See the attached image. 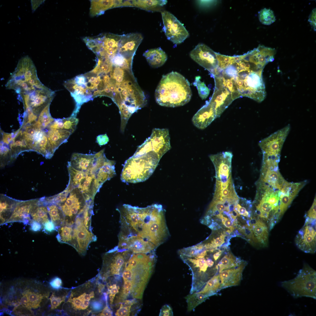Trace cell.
<instances>
[{
	"mask_svg": "<svg viewBox=\"0 0 316 316\" xmlns=\"http://www.w3.org/2000/svg\"><path fill=\"white\" fill-rule=\"evenodd\" d=\"M117 210L120 215L119 248L135 253H149L155 251L169 237L162 205L139 207L124 204Z\"/></svg>",
	"mask_w": 316,
	"mask_h": 316,
	"instance_id": "1",
	"label": "cell"
},
{
	"mask_svg": "<svg viewBox=\"0 0 316 316\" xmlns=\"http://www.w3.org/2000/svg\"><path fill=\"white\" fill-rule=\"evenodd\" d=\"M155 251L147 253L132 252L122 274L123 284L117 296L120 301L129 297L142 299L156 261Z\"/></svg>",
	"mask_w": 316,
	"mask_h": 316,
	"instance_id": "2",
	"label": "cell"
},
{
	"mask_svg": "<svg viewBox=\"0 0 316 316\" xmlns=\"http://www.w3.org/2000/svg\"><path fill=\"white\" fill-rule=\"evenodd\" d=\"M216 250L202 243L179 250L178 253L183 261L189 267L192 273L190 293L200 291L206 282L219 273L217 260L214 254Z\"/></svg>",
	"mask_w": 316,
	"mask_h": 316,
	"instance_id": "3",
	"label": "cell"
},
{
	"mask_svg": "<svg viewBox=\"0 0 316 316\" xmlns=\"http://www.w3.org/2000/svg\"><path fill=\"white\" fill-rule=\"evenodd\" d=\"M192 95L188 80L175 71L162 76L155 93L156 102L159 105L172 107L186 104Z\"/></svg>",
	"mask_w": 316,
	"mask_h": 316,
	"instance_id": "4",
	"label": "cell"
},
{
	"mask_svg": "<svg viewBox=\"0 0 316 316\" xmlns=\"http://www.w3.org/2000/svg\"><path fill=\"white\" fill-rule=\"evenodd\" d=\"M234 65L237 73L236 76L231 78L241 97H246L258 102H262L266 95L262 78L264 67L255 65L249 68H240Z\"/></svg>",
	"mask_w": 316,
	"mask_h": 316,
	"instance_id": "5",
	"label": "cell"
},
{
	"mask_svg": "<svg viewBox=\"0 0 316 316\" xmlns=\"http://www.w3.org/2000/svg\"><path fill=\"white\" fill-rule=\"evenodd\" d=\"M161 158L154 151L130 157L125 162L121 179L126 183L143 182L152 174Z\"/></svg>",
	"mask_w": 316,
	"mask_h": 316,
	"instance_id": "6",
	"label": "cell"
},
{
	"mask_svg": "<svg viewBox=\"0 0 316 316\" xmlns=\"http://www.w3.org/2000/svg\"><path fill=\"white\" fill-rule=\"evenodd\" d=\"M280 285L294 298H316V272L306 263L294 278L281 282Z\"/></svg>",
	"mask_w": 316,
	"mask_h": 316,
	"instance_id": "7",
	"label": "cell"
},
{
	"mask_svg": "<svg viewBox=\"0 0 316 316\" xmlns=\"http://www.w3.org/2000/svg\"><path fill=\"white\" fill-rule=\"evenodd\" d=\"M94 281H88L72 290L67 301L69 303L72 312L86 315L92 311V303L100 300V294L103 293L99 287L98 283Z\"/></svg>",
	"mask_w": 316,
	"mask_h": 316,
	"instance_id": "8",
	"label": "cell"
},
{
	"mask_svg": "<svg viewBox=\"0 0 316 316\" xmlns=\"http://www.w3.org/2000/svg\"><path fill=\"white\" fill-rule=\"evenodd\" d=\"M290 129L288 124L260 141L259 145L263 154L262 164L278 166L281 150Z\"/></svg>",
	"mask_w": 316,
	"mask_h": 316,
	"instance_id": "9",
	"label": "cell"
},
{
	"mask_svg": "<svg viewBox=\"0 0 316 316\" xmlns=\"http://www.w3.org/2000/svg\"><path fill=\"white\" fill-rule=\"evenodd\" d=\"M131 252L130 250L121 248L117 246L104 254L102 267L99 273L100 278L105 281L110 276L122 274Z\"/></svg>",
	"mask_w": 316,
	"mask_h": 316,
	"instance_id": "10",
	"label": "cell"
},
{
	"mask_svg": "<svg viewBox=\"0 0 316 316\" xmlns=\"http://www.w3.org/2000/svg\"><path fill=\"white\" fill-rule=\"evenodd\" d=\"M67 166L69 176L68 183L73 188H78L87 201L94 200L96 194L102 186L95 174L90 171L76 170L68 163Z\"/></svg>",
	"mask_w": 316,
	"mask_h": 316,
	"instance_id": "11",
	"label": "cell"
},
{
	"mask_svg": "<svg viewBox=\"0 0 316 316\" xmlns=\"http://www.w3.org/2000/svg\"><path fill=\"white\" fill-rule=\"evenodd\" d=\"M88 201L77 188H72L65 201L59 206L65 217L63 224L72 226L85 209Z\"/></svg>",
	"mask_w": 316,
	"mask_h": 316,
	"instance_id": "12",
	"label": "cell"
},
{
	"mask_svg": "<svg viewBox=\"0 0 316 316\" xmlns=\"http://www.w3.org/2000/svg\"><path fill=\"white\" fill-rule=\"evenodd\" d=\"M171 148L169 131L166 128H154L150 136L138 147L135 155L150 151L156 152L161 158Z\"/></svg>",
	"mask_w": 316,
	"mask_h": 316,
	"instance_id": "13",
	"label": "cell"
},
{
	"mask_svg": "<svg viewBox=\"0 0 316 316\" xmlns=\"http://www.w3.org/2000/svg\"><path fill=\"white\" fill-rule=\"evenodd\" d=\"M121 36L107 33L94 38L86 37L84 40L88 47L99 56L110 58L117 53Z\"/></svg>",
	"mask_w": 316,
	"mask_h": 316,
	"instance_id": "14",
	"label": "cell"
},
{
	"mask_svg": "<svg viewBox=\"0 0 316 316\" xmlns=\"http://www.w3.org/2000/svg\"><path fill=\"white\" fill-rule=\"evenodd\" d=\"M161 14L164 25L162 30L167 39L176 44L183 42L189 35L183 25L169 12L164 11Z\"/></svg>",
	"mask_w": 316,
	"mask_h": 316,
	"instance_id": "15",
	"label": "cell"
},
{
	"mask_svg": "<svg viewBox=\"0 0 316 316\" xmlns=\"http://www.w3.org/2000/svg\"><path fill=\"white\" fill-rule=\"evenodd\" d=\"M213 77L215 81L214 90L209 101L214 106L218 118L237 98L224 84L220 77L215 75Z\"/></svg>",
	"mask_w": 316,
	"mask_h": 316,
	"instance_id": "16",
	"label": "cell"
},
{
	"mask_svg": "<svg viewBox=\"0 0 316 316\" xmlns=\"http://www.w3.org/2000/svg\"><path fill=\"white\" fill-rule=\"evenodd\" d=\"M305 218L304 225L296 236L295 243L303 251L313 254L316 250V219Z\"/></svg>",
	"mask_w": 316,
	"mask_h": 316,
	"instance_id": "17",
	"label": "cell"
},
{
	"mask_svg": "<svg viewBox=\"0 0 316 316\" xmlns=\"http://www.w3.org/2000/svg\"><path fill=\"white\" fill-rule=\"evenodd\" d=\"M190 56L198 64L208 70L212 76L213 75L218 65L216 52L205 44L200 43L190 52Z\"/></svg>",
	"mask_w": 316,
	"mask_h": 316,
	"instance_id": "18",
	"label": "cell"
},
{
	"mask_svg": "<svg viewBox=\"0 0 316 316\" xmlns=\"http://www.w3.org/2000/svg\"><path fill=\"white\" fill-rule=\"evenodd\" d=\"M74 225L76 243L75 249L79 254L84 255L89 244L95 241L97 237L85 226L82 214L77 217Z\"/></svg>",
	"mask_w": 316,
	"mask_h": 316,
	"instance_id": "19",
	"label": "cell"
},
{
	"mask_svg": "<svg viewBox=\"0 0 316 316\" xmlns=\"http://www.w3.org/2000/svg\"><path fill=\"white\" fill-rule=\"evenodd\" d=\"M26 141L31 150L46 157L50 158L54 153L49 145L47 133L42 129L36 128L26 138Z\"/></svg>",
	"mask_w": 316,
	"mask_h": 316,
	"instance_id": "20",
	"label": "cell"
},
{
	"mask_svg": "<svg viewBox=\"0 0 316 316\" xmlns=\"http://www.w3.org/2000/svg\"><path fill=\"white\" fill-rule=\"evenodd\" d=\"M143 39L142 35L138 33L121 35L117 53L126 59H133L135 52Z\"/></svg>",
	"mask_w": 316,
	"mask_h": 316,
	"instance_id": "21",
	"label": "cell"
},
{
	"mask_svg": "<svg viewBox=\"0 0 316 316\" xmlns=\"http://www.w3.org/2000/svg\"><path fill=\"white\" fill-rule=\"evenodd\" d=\"M247 264L246 262L241 261L237 266L223 270L219 273L222 288L240 284Z\"/></svg>",
	"mask_w": 316,
	"mask_h": 316,
	"instance_id": "22",
	"label": "cell"
},
{
	"mask_svg": "<svg viewBox=\"0 0 316 316\" xmlns=\"http://www.w3.org/2000/svg\"><path fill=\"white\" fill-rule=\"evenodd\" d=\"M217 118L214 106L209 101L194 115L192 121L194 125L198 128L203 129L207 127Z\"/></svg>",
	"mask_w": 316,
	"mask_h": 316,
	"instance_id": "23",
	"label": "cell"
},
{
	"mask_svg": "<svg viewBox=\"0 0 316 316\" xmlns=\"http://www.w3.org/2000/svg\"><path fill=\"white\" fill-rule=\"evenodd\" d=\"M37 201L36 200L18 203L6 223L30 220L29 214H31L33 209L37 206Z\"/></svg>",
	"mask_w": 316,
	"mask_h": 316,
	"instance_id": "24",
	"label": "cell"
},
{
	"mask_svg": "<svg viewBox=\"0 0 316 316\" xmlns=\"http://www.w3.org/2000/svg\"><path fill=\"white\" fill-rule=\"evenodd\" d=\"M96 158L95 154H87L73 153L68 164L79 171L94 172L93 167Z\"/></svg>",
	"mask_w": 316,
	"mask_h": 316,
	"instance_id": "25",
	"label": "cell"
},
{
	"mask_svg": "<svg viewBox=\"0 0 316 316\" xmlns=\"http://www.w3.org/2000/svg\"><path fill=\"white\" fill-rule=\"evenodd\" d=\"M262 171L260 181L275 188L281 189L286 181L281 175L278 169L262 167Z\"/></svg>",
	"mask_w": 316,
	"mask_h": 316,
	"instance_id": "26",
	"label": "cell"
},
{
	"mask_svg": "<svg viewBox=\"0 0 316 316\" xmlns=\"http://www.w3.org/2000/svg\"><path fill=\"white\" fill-rule=\"evenodd\" d=\"M47 133L49 145L54 153L61 144L67 142L71 134L62 129H49Z\"/></svg>",
	"mask_w": 316,
	"mask_h": 316,
	"instance_id": "27",
	"label": "cell"
},
{
	"mask_svg": "<svg viewBox=\"0 0 316 316\" xmlns=\"http://www.w3.org/2000/svg\"><path fill=\"white\" fill-rule=\"evenodd\" d=\"M143 56L150 66L154 68L162 66L167 59L166 53L160 47L148 50L145 51Z\"/></svg>",
	"mask_w": 316,
	"mask_h": 316,
	"instance_id": "28",
	"label": "cell"
},
{
	"mask_svg": "<svg viewBox=\"0 0 316 316\" xmlns=\"http://www.w3.org/2000/svg\"><path fill=\"white\" fill-rule=\"evenodd\" d=\"M122 0H92L91 1L90 13L93 16L103 14L110 8L121 7Z\"/></svg>",
	"mask_w": 316,
	"mask_h": 316,
	"instance_id": "29",
	"label": "cell"
},
{
	"mask_svg": "<svg viewBox=\"0 0 316 316\" xmlns=\"http://www.w3.org/2000/svg\"><path fill=\"white\" fill-rule=\"evenodd\" d=\"M252 225L246 226L251 229L258 243L263 246H267L268 239V228L266 224L260 219H256Z\"/></svg>",
	"mask_w": 316,
	"mask_h": 316,
	"instance_id": "30",
	"label": "cell"
},
{
	"mask_svg": "<svg viewBox=\"0 0 316 316\" xmlns=\"http://www.w3.org/2000/svg\"><path fill=\"white\" fill-rule=\"evenodd\" d=\"M167 0H128V7L138 8L149 11H160L166 4Z\"/></svg>",
	"mask_w": 316,
	"mask_h": 316,
	"instance_id": "31",
	"label": "cell"
},
{
	"mask_svg": "<svg viewBox=\"0 0 316 316\" xmlns=\"http://www.w3.org/2000/svg\"><path fill=\"white\" fill-rule=\"evenodd\" d=\"M9 146L11 157H14L22 152L30 150L24 138L21 128L14 133V137Z\"/></svg>",
	"mask_w": 316,
	"mask_h": 316,
	"instance_id": "32",
	"label": "cell"
},
{
	"mask_svg": "<svg viewBox=\"0 0 316 316\" xmlns=\"http://www.w3.org/2000/svg\"><path fill=\"white\" fill-rule=\"evenodd\" d=\"M56 238L59 242L70 245L75 249L76 243L74 224H63L60 226Z\"/></svg>",
	"mask_w": 316,
	"mask_h": 316,
	"instance_id": "33",
	"label": "cell"
},
{
	"mask_svg": "<svg viewBox=\"0 0 316 316\" xmlns=\"http://www.w3.org/2000/svg\"><path fill=\"white\" fill-rule=\"evenodd\" d=\"M222 288L219 274L218 273L209 280L203 287L197 292L208 298L216 294Z\"/></svg>",
	"mask_w": 316,
	"mask_h": 316,
	"instance_id": "34",
	"label": "cell"
},
{
	"mask_svg": "<svg viewBox=\"0 0 316 316\" xmlns=\"http://www.w3.org/2000/svg\"><path fill=\"white\" fill-rule=\"evenodd\" d=\"M47 209L51 219L56 228L63 224L65 217L59 206L56 204L52 203L48 206Z\"/></svg>",
	"mask_w": 316,
	"mask_h": 316,
	"instance_id": "35",
	"label": "cell"
},
{
	"mask_svg": "<svg viewBox=\"0 0 316 316\" xmlns=\"http://www.w3.org/2000/svg\"><path fill=\"white\" fill-rule=\"evenodd\" d=\"M50 104H48L42 110L39 115L38 119L33 126L36 128L42 129L48 126L55 120L52 117L49 111Z\"/></svg>",
	"mask_w": 316,
	"mask_h": 316,
	"instance_id": "36",
	"label": "cell"
},
{
	"mask_svg": "<svg viewBox=\"0 0 316 316\" xmlns=\"http://www.w3.org/2000/svg\"><path fill=\"white\" fill-rule=\"evenodd\" d=\"M241 262L240 261L231 253H228L222 257L218 263L219 273L223 270L235 267L237 266Z\"/></svg>",
	"mask_w": 316,
	"mask_h": 316,
	"instance_id": "37",
	"label": "cell"
},
{
	"mask_svg": "<svg viewBox=\"0 0 316 316\" xmlns=\"http://www.w3.org/2000/svg\"><path fill=\"white\" fill-rule=\"evenodd\" d=\"M48 213L47 207L36 206L32 210L30 214L34 221L43 225L49 221Z\"/></svg>",
	"mask_w": 316,
	"mask_h": 316,
	"instance_id": "38",
	"label": "cell"
},
{
	"mask_svg": "<svg viewBox=\"0 0 316 316\" xmlns=\"http://www.w3.org/2000/svg\"><path fill=\"white\" fill-rule=\"evenodd\" d=\"M187 304V310L190 311L207 299L208 298L204 295L195 292L190 293L185 297Z\"/></svg>",
	"mask_w": 316,
	"mask_h": 316,
	"instance_id": "39",
	"label": "cell"
},
{
	"mask_svg": "<svg viewBox=\"0 0 316 316\" xmlns=\"http://www.w3.org/2000/svg\"><path fill=\"white\" fill-rule=\"evenodd\" d=\"M258 18L260 22L266 25H270L276 20L273 11L266 8L262 9L259 12Z\"/></svg>",
	"mask_w": 316,
	"mask_h": 316,
	"instance_id": "40",
	"label": "cell"
},
{
	"mask_svg": "<svg viewBox=\"0 0 316 316\" xmlns=\"http://www.w3.org/2000/svg\"><path fill=\"white\" fill-rule=\"evenodd\" d=\"M136 303V299H128L120 303L115 313L117 316H128L130 315L132 306Z\"/></svg>",
	"mask_w": 316,
	"mask_h": 316,
	"instance_id": "41",
	"label": "cell"
},
{
	"mask_svg": "<svg viewBox=\"0 0 316 316\" xmlns=\"http://www.w3.org/2000/svg\"><path fill=\"white\" fill-rule=\"evenodd\" d=\"M200 76H196L193 84L197 89L199 96L202 99H205L208 96L210 90L206 86L204 82L200 80Z\"/></svg>",
	"mask_w": 316,
	"mask_h": 316,
	"instance_id": "42",
	"label": "cell"
},
{
	"mask_svg": "<svg viewBox=\"0 0 316 316\" xmlns=\"http://www.w3.org/2000/svg\"><path fill=\"white\" fill-rule=\"evenodd\" d=\"M25 292L27 295L31 308L35 309L38 308L43 296L41 294L32 292L29 290H26Z\"/></svg>",
	"mask_w": 316,
	"mask_h": 316,
	"instance_id": "43",
	"label": "cell"
},
{
	"mask_svg": "<svg viewBox=\"0 0 316 316\" xmlns=\"http://www.w3.org/2000/svg\"><path fill=\"white\" fill-rule=\"evenodd\" d=\"M63 130L73 133L76 129L78 122V119L75 117L71 116L70 117L63 119Z\"/></svg>",
	"mask_w": 316,
	"mask_h": 316,
	"instance_id": "44",
	"label": "cell"
},
{
	"mask_svg": "<svg viewBox=\"0 0 316 316\" xmlns=\"http://www.w3.org/2000/svg\"><path fill=\"white\" fill-rule=\"evenodd\" d=\"M107 288L108 293L109 294L110 304L111 306V305H113L116 295L119 293L120 287L116 284H114L110 286H108Z\"/></svg>",
	"mask_w": 316,
	"mask_h": 316,
	"instance_id": "45",
	"label": "cell"
},
{
	"mask_svg": "<svg viewBox=\"0 0 316 316\" xmlns=\"http://www.w3.org/2000/svg\"><path fill=\"white\" fill-rule=\"evenodd\" d=\"M65 298L66 296H56L54 293H52L49 298L51 303V309H54L57 308L62 302L65 301Z\"/></svg>",
	"mask_w": 316,
	"mask_h": 316,
	"instance_id": "46",
	"label": "cell"
},
{
	"mask_svg": "<svg viewBox=\"0 0 316 316\" xmlns=\"http://www.w3.org/2000/svg\"><path fill=\"white\" fill-rule=\"evenodd\" d=\"M14 204H11L8 200H1L0 202V217L2 216L4 214L7 212H9L10 210L14 206Z\"/></svg>",
	"mask_w": 316,
	"mask_h": 316,
	"instance_id": "47",
	"label": "cell"
},
{
	"mask_svg": "<svg viewBox=\"0 0 316 316\" xmlns=\"http://www.w3.org/2000/svg\"><path fill=\"white\" fill-rule=\"evenodd\" d=\"M64 127L63 119H56L47 128L49 129H62Z\"/></svg>",
	"mask_w": 316,
	"mask_h": 316,
	"instance_id": "48",
	"label": "cell"
},
{
	"mask_svg": "<svg viewBox=\"0 0 316 316\" xmlns=\"http://www.w3.org/2000/svg\"><path fill=\"white\" fill-rule=\"evenodd\" d=\"M242 231L246 237L251 241V242L258 243L253 232L251 229L246 226V227L242 230Z\"/></svg>",
	"mask_w": 316,
	"mask_h": 316,
	"instance_id": "49",
	"label": "cell"
},
{
	"mask_svg": "<svg viewBox=\"0 0 316 316\" xmlns=\"http://www.w3.org/2000/svg\"><path fill=\"white\" fill-rule=\"evenodd\" d=\"M316 197H315L312 206L307 213L305 214V218L316 219Z\"/></svg>",
	"mask_w": 316,
	"mask_h": 316,
	"instance_id": "50",
	"label": "cell"
},
{
	"mask_svg": "<svg viewBox=\"0 0 316 316\" xmlns=\"http://www.w3.org/2000/svg\"><path fill=\"white\" fill-rule=\"evenodd\" d=\"M225 235L221 234L219 237L215 238H213L210 242L214 248L220 246L224 242Z\"/></svg>",
	"mask_w": 316,
	"mask_h": 316,
	"instance_id": "51",
	"label": "cell"
},
{
	"mask_svg": "<svg viewBox=\"0 0 316 316\" xmlns=\"http://www.w3.org/2000/svg\"><path fill=\"white\" fill-rule=\"evenodd\" d=\"M1 141L4 144L10 145L14 137V133H7L1 131Z\"/></svg>",
	"mask_w": 316,
	"mask_h": 316,
	"instance_id": "52",
	"label": "cell"
},
{
	"mask_svg": "<svg viewBox=\"0 0 316 316\" xmlns=\"http://www.w3.org/2000/svg\"><path fill=\"white\" fill-rule=\"evenodd\" d=\"M173 312L172 308L169 305H166L163 306L160 310L159 316H173Z\"/></svg>",
	"mask_w": 316,
	"mask_h": 316,
	"instance_id": "53",
	"label": "cell"
},
{
	"mask_svg": "<svg viewBox=\"0 0 316 316\" xmlns=\"http://www.w3.org/2000/svg\"><path fill=\"white\" fill-rule=\"evenodd\" d=\"M49 284L51 287L53 289H58L61 287L62 281L60 278L56 277L50 281Z\"/></svg>",
	"mask_w": 316,
	"mask_h": 316,
	"instance_id": "54",
	"label": "cell"
},
{
	"mask_svg": "<svg viewBox=\"0 0 316 316\" xmlns=\"http://www.w3.org/2000/svg\"><path fill=\"white\" fill-rule=\"evenodd\" d=\"M43 228L46 232L50 233L55 230L56 227L51 221H49L43 224Z\"/></svg>",
	"mask_w": 316,
	"mask_h": 316,
	"instance_id": "55",
	"label": "cell"
},
{
	"mask_svg": "<svg viewBox=\"0 0 316 316\" xmlns=\"http://www.w3.org/2000/svg\"><path fill=\"white\" fill-rule=\"evenodd\" d=\"M109 140V138L106 134L99 135L96 138L97 142L100 146L107 144Z\"/></svg>",
	"mask_w": 316,
	"mask_h": 316,
	"instance_id": "56",
	"label": "cell"
},
{
	"mask_svg": "<svg viewBox=\"0 0 316 316\" xmlns=\"http://www.w3.org/2000/svg\"><path fill=\"white\" fill-rule=\"evenodd\" d=\"M308 21L311 25L313 27L315 31H316V8H314L310 13L308 19Z\"/></svg>",
	"mask_w": 316,
	"mask_h": 316,
	"instance_id": "57",
	"label": "cell"
},
{
	"mask_svg": "<svg viewBox=\"0 0 316 316\" xmlns=\"http://www.w3.org/2000/svg\"><path fill=\"white\" fill-rule=\"evenodd\" d=\"M20 302L21 304L25 306L29 309H31L32 308L27 295L25 291L22 293V296L20 299Z\"/></svg>",
	"mask_w": 316,
	"mask_h": 316,
	"instance_id": "58",
	"label": "cell"
},
{
	"mask_svg": "<svg viewBox=\"0 0 316 316\" xmlns=\"http://www.w3.org/2000/svg\"><path fill=\"white\" fill-rule=\"evenodd\" d=\"M237 211L240 215L248 217H250L251 213L250 212H251V211H248L245 207L241 206L238 203L237 205Z\"/></svg>",
	"mask_w": 316,
	"mask_h": 316,
	"instance_id": "59",
	"label": "cell"
},
{
	"mask_svg": "<svg viewBox=\"0 0 316 316\" xmlns=\"http://www.w3.org/2000/svg\"><path fill=\"white\" fill-rule=\"evenodd\" d=\"M113 315V312L107 305V302L104 308L101 312L98 314V316H111Z\"/></svg>",
	"mask_w": 316,
	"mask_h": 316,
	"instance_id": "60",
	"label": "cell"
},
{
	"mask_svg": "<svg viewBox=\"0 0 316 316\" xmlns=\"http://www.w3.org/2000/svg\"><path fill=\"white\" fill-rule=\"evenodd\" d=\"M221 219L222 222L223 224L226 227L229 229H230V231H232L234 229L233 227V223L232 221L230 219L224 216Z\"/></svg>",
	"mask_w": 316,
	"mask_h": 316,
	"instance_id": "61",
	"label": "cell"
},
{
	"mask_svg": "<svg viewBox=\"0 0 316 316\" xmlns=\"http://www.w3.org/2000/svg\"><path fill=\"white\" fill-rule=\"evenodd\" d=\"M41 228V224L39 223L34 221L32 223L31 228L32 230L37 231L40 230Z\"/></svg>",
	"mask_w": 316,
	"mask_h": 316,
	"instance_id": "62",
	"label": "cell"
},
{
	"mask_svg": "<svg viewBox=\"0 0 316 316\" xmlns=\"http://www.w3.org/2000/svg\"></svg>",
	"mask_w": 316,
	"mask_h": 316,
	"instance_id": "63",
	"label": "cell"
}]
</instances>
